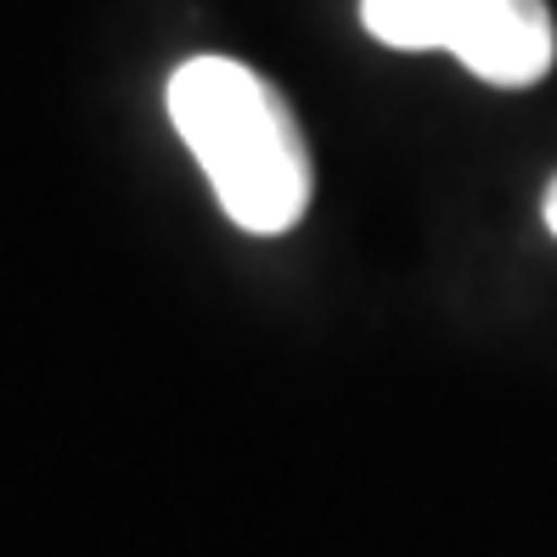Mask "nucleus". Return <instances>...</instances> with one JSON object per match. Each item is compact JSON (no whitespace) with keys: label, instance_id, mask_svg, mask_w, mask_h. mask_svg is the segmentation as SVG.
Here are the masks:
<instances>
[{"label":"nucleus","instance_id":"1","mask_svg":"<svg viewBox=\"0 0 557 557\" xmlns=\"http://www.w3.org/2000/svg\"><path fill=\"white\" fill-rule=\"evenodd\" d=\"M170 119L248 237H282L305 220L315 186L310 147L265 74L232 57H191L170 74Z\"/></svg>","mask_w":557,"mask_h":557},{"label":"nucleus","instance_id":"2","mask_svg":"<svg viewBox=\"0 0 557 557\" xmlns=\"http://www.w3.org/2000/svg\"><path fill=\"white\" fill-rule=\"evenodd\" d=\"M360 23L395 51H450L502 90L541 85L557 62L546 0H360Z\"/></svg>","mask_w":557,"mask_h":557},{"label":"nucleus","instance_id":"3","mask_svg":"<svg viewBox=\"0 0 557 557\" xmlns=\"http://www.w3.org/2000/svg\"><path fill=\"white\" fill-rule=\"evenodd\" d=\"M541 214H546V232L557 237V181L546 186V203H541Z\"/></svg>","mask_w":557,"mask_h":557}]
</instances>
